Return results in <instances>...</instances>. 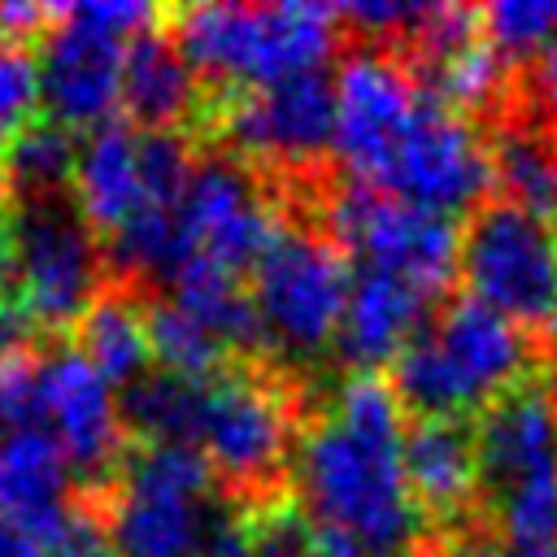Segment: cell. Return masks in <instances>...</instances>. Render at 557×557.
Instances as JSON below:
<instances>
[{
  "label": "cell",
  "instance_id": "obj_1",
  "mask_svg": "<svg viewBox=\"0 0 557 557\" xmlns=\"http://www.w3.org/2000/svg\"><path fill=\"white\" fill-rule=\"evenodd\" d=\"M296 513L318 557H409L422 513L405 483V409L374 374H344L322 413L300 422Z\"/></svg>",
  "mask_w": 557,
  "mask_h": 557
},
{
  "label": "cell",
  "instance_id": "obj_2",
  "mask_svg": "<svg viewBox=\"0 0 557 557\" xmlns=\"http://www.w3.org/2000/svg\"><path fill=\"white\" fill-rule=\"evenodd\" d=\"M540 339L487 305L457 296L444 300L422 331L392 361V392L413 418L483 413L492 400L535 379Z\"/></svg>",
  "mask_w": 557,
  "mask_h": 557
},
{
  "label": "cell",
  "instance_id": "obj_3",
  "mask_svg": "<svg viewBox=\"0 0 557 557\" xmlns=\"http://www.w3.org/2000/svg\"><path fill=\"white\" fill-rule=\"evenodd\" d=\"M170 39L209 96L248 91L322 70L348 39L331 4H187L170 13Z\"/></svg>",
  "mask_w": 557,
  "mask_h": 557
},
{
  "label": "cell",
  "instance_id": "obj_4",
  "mask_svg": "<svg viewBox=\"0 0 557 557\" xmlns=\"http://www.w3.org/2000/svg\"><path fill=\"white\" fill-rule=\"evenodd\" d=\"M296 440V383L283 370L231 361L205 379L191 448L235 505L252 513L278 505V492L292 483Z\"/></svg>",
  "mask_w": 557,
  "mask_h": 557
},
{
  "label": "cell",
  "instance_id": "obj_5",
  "mask_svg": "<svg viewBox=\"0 0 557 557\" xmlns=\"http://www.w3.org/2000/svg\"><path fill=\"white\" fill-rule=\"evenodd\" d=\"M479 527L505 544L557 540V383L527 379L474 418Z\"/></svg>",
  "mask_w": 557,
  "mask_h": 557
},
{
  "label": "cell",
  "instance_id": "obj_6",
  "mask_svg": "<svg viewBox=\"0 0 557 557\" xmlns=\"http://www.w3.org/2000/svg\"><path fill=\"white\" fill-rule=\"evenodd\" d=\"M113 557H205L231 496L196 448L139 444L91 500Z\"/></svg>",
  "mask_w": 557,
  "mask_h": 557
},
{
  "label": "cell",
  "instance_id": "obj_7",
  "mask_svg": "<svg viewBox=\"0 0 557 557\" xmlns=\"http://www.w3.org/2000/svg\"><path fill=\"white\" fill-rule=\"evenodd\" d=\"M248 274L261 352H270L274 370L292 379L300 366H313L335 348L352 287V261L322 222L287 218Z\"/></svg>",
  "mask_w": 557,
  "mask_h": 557
},
{
  "label": "cell",
  "instance_id": "obj_8",
  "mask_svg": "<svg viewBox=\"0 0 557 557\" xmlns=\"http://www.w3.org/2000/svg\"><path fill=\"white\" fill-rule=\"evenodd\" d=\"M205 122L222 139V152L252 170L283 183L313 178L335 144V78L309 70L283 83L209 96Z\"/></svg>",
  "mask_w": 557,
  "mask_h": 557
},
{
  "label": "cell",
  "instance_id": "obj_9",
  "mask_svg": "<svg viewBox=\"0 0 557 557\" xmlns=\"http://www.w3.org/2000/svg\"><path fill=\"white\" fill-rule=\"evenodd\" d=\"M13 226V296L35 331H74L91 300L109 287L104 248L70 191L9 200Z\"/></svg>",
  "mask_w": 557,
  "mask_h": 557
},
{
  "label": "cell",
  "instance_id": "obj_10",
  "mask_svg": "<svg viewBox=\"0 0 557 557\" xmlns=\"http://www.w3.org/2000/svg\"><path fill=\"white\" fill-rule=\"evenodd\" d=\"M196 170L183 131H139L122 117L83 135L70 196L100 239L139 213L174 209Z\"/></svg>",
  "mask_w": 557,
  "mask_h": 557
},
{
  "label": "cell",
  "instance_id": "obj_11",
  "mask_svg": "<svg viewBox=\"0 0 557 557\" xmlns=\"http://www.w3.org/2000/svg\"><path fill=\"white\" fill-rule=\"evenodd\" d=\"M457 274L470 300L535 339L557 322V231L505 200H483L466 218L457 235Z\"/></svg>",
  "mask_w": 557,
  "mask_h": 557
},
{
  "label": "cell",
  "instance_id": "obj_12",
  "mask_svg": "<svg viewBox=\"0 0 557 557\" xmlns=\"http://www.w3.org/2000/svg\"><path fill=\"white\" fill-rule=\"evenodd\" d=\"M322 226L361 270H383L444 296L457 274V226L444 213L392 200L357 178L322 187Z\"/></svg>",
  "mask_w": 557,
  "mask_h": 557
},
{
  "label": "cell",
  "instance_id": "obj_13",
  "mask_svg": "<svg viewBox=\"0 0 557 557\" xmlns=\"http://www.w3.org/2000/svg\"><path fill=\"white\" fill-rule=\"evenodd\" d=\"M366 187L431 209V213H474L492 187L487 139L479 126L435 96H418L409 122L396 131L379 165L370 170Z\"/></svg>",
  "mask_w": 557,
  "mask_h": 557
},
{
  "label": "cell",
  "instance_id": "obj_14",
  "mask_svg": "<svg viewBox=\"0 0 557 557\" xmlns=\"http://www.w3.org/2000/svg\"><path fill=\"white\" fill-rule=\"evenodd\" d=\"M287 200L270 187L261 170L231 152L196 157V170L178 200V222L191 248V261L244 274L257 265V257L270 248L287 213H278Z\"/></svg>",
  "mask_w": 557,
  "mask_h": 557
},
{
  "label": "cell",
  "instance_id": "obj_15",
  "mask_svg": "<svg viewBox=\"0 0 557 557\" xmlns=\"http://www.w3.org/2000/svg\"><path fill=\"white\" fill-rule=\"evenodd\" d=\"M39 426L57 440L74 483H91V492H100L126 457L117 387L74 344L39 352Z\"/></svg>",
  "mask_w": 557,
  "mask_h": 557
},
{
  "label": "cell",
  "instance_id": "obj_16",
  "mask_svg": "<svg viewBox=\"0 0 557 557\" xmlns=\"http://www.w3.org/2000/svg\"><path fill=\"white\" fill-rule=\"evenodd\" d=\"M35 61H39V109H48V122L65 131H96L113 122V109L122 104V61H126L122 39L78 22L61 4L39 30Z\"/></svg>",
  "mask_w": 557,
  "mask_h": 557
},
{
  "label": "cell",
  "instance_id": "obj_17",
  "mask_svg": "<svg viewBox=\"0 0 557 557\" xmlns=\"http://www.w3.org/2000/svg\"><path fill=\"white\" fill-rule=\"evenodd\" d=\"M422 87L413 70L383 48H352L335 74V161L366 183L396 131L409 122Z\"/></svg>",
  "mask_w": 557,
  "mask_h": 557
},
{
  "label": "cell",
  "instance_id": "obj_18",
  "mask_svg": "<svg viewBox=\"0 0 557 557\" xmlns=\"http://www.w3.org/2000/svg\"><path fill=\"white\" fill-rule=\"evenodd\" d=\"M405 483L422 522L466 531L479 522V457L474 422L413 418L405 422Z\"/></svg>",
  "mask_w": 557,
  "mask_h": 557
},
{
  "label": "cell",
  "instance_id": "obj_19",
  "mask_svg": "<svg viewBox=\"0 0 557 557\" xmlns=\"http://www.w3.org/2000/svg\"><path fill=\"white\" fill-rule=\"evenodd\" d=\"M431 292L383 274V270H357L348 287V305L335 335V361L348 374H374L379 366H392L400 348L422 331L431 318Z\"/></svg>",
  "mask_w": 557,
  "mask_h": 557
},
{
  "label": "cell",
  "instance_id": "obj_20",
  "mask_svg": "<svg viewBox=\"0 0 557 557\" xmlns=\"http://www.w3.org/2000/svg\"><path fill=\"white\" fill-rule=\"evenodd\" d=\"M83 509L74 496V470L44 426L0 431V518L26 527L48 548Z\"/></svg>",
  "mask_w": 557,
  "mask_h": 557
},
{
  "label": "cell",
  "instance_id": "obj_21",
  "mask_svg": "<svg viewBox=\"0 0 557 557\" xmlns=\"http://www.w3.org/2000/svg\"><path fill=\"white\" fill-rule=\"evenodd\" d=\"M122 109L126 122L139 131H183L191 117L209 113V91L170 39V30L152 26L126 44Z\"/></svg>",
  "mask_w": 557,
  "mask_h": 557
},
{
  "label": "cell",
  "instance_id": "obj_22",
  "mask_svg": "<svg viewBox=\"0 0 557 557\" xmlns=\"http://www.w3.org/2000/svg\"><path fill=\"white\" fill-rule=\"evenodd\" d=\"M487 161L505 205L557 226V122L513 104L492 126Z\"/></svg>",
  "mask_w": 557,
  "mask_h": 557
},
{
  "label": "cell",
  "instance_id": "obj_23",
  "mask_svg": "<svg viewBox=\"0 0 557 557\" xmlns=\"http://www.w3.org/2000/svg\"><path fill=\"white\" fill-rule=\"evenodd\" d=\"M74 348L122 392L139 374L152 370V344H148V322H144V300L131 296L126 287H104L91 309L74 322Z\"/></svg>",
  "mask_w": 557,
  "mask_h": 557
},
{
  "label": "cell",
  "instance_id": "obj_24",
  "mask_svg": "<svg viewBox=\"0 0 557 557\" xmlns=\"http://www.w3.org/2000/svg\"><path fill=\"white\" fill-rule=\"evenodd\" d=\"M165 300H174L187 318H196L235 361H257L261 352V326L252 313V296L244 287L239 274L191 261L165 292Z\"/></svg>",
  "mask_w": 557,
  "mask_h": 557
},
{
  "label": "cell",
  "instance_id": "obj_25",
  "mask_svg": "<svg viewBox=\"0 0 557 557\" xmlns=\"http://www.w3.org/2000/svg\"><path fill=\"white\" fill-rule=\"evenodd\" d=\"M200 392H205V379H183V374H170V370L152 366L148 374H139L131 387L117 392L126 435H135L139 444L191 448Z\"/></svg>",
  "mask_w": 557,
  "mask_h": 557
},
{
  "label": "cell",
  "instance_id": "obj_26",
  "mask_svg": "<svg viewBox=\"0 0 557 557\" xmlns=\"http://www.w3.org/2000/svg\"><path fill=\"white\" fill-rule=\"evenodd\" d=\"M74 157L78 144L65 126L57 122H35L26 126L4 152H0V183L9 200H26V196H57L70 191L74 178Z\"/></svg>",
  "mask_w": 557,
  "mask_h": 557
},
{
  "label": "cell",
  "instance_id": "obj_27",
  "mask_svg": "<svg viewBox=\"0 0 557 557\" xmlns=\"http://www.w3.org/2000/svg\"><path fill=\"white\" fill-rule=\"evenodd\" d=\"M144 322H148V344H152V366L183 374V379H209L235 357L196 322L187 318L174 300L152 296L144 300Z\"/></svg>",
  "mask_w": 557,
  "mask_h": 557
},
{
  "label": "cell",
  "instance_id": "obj_28",
  "mask_svg": "<svg viewBox=\"0 0 557 557\" xmlns=\"http://www.w3.org/2000/svg\"><path fill=\"white\" fill-rule=\"evenodd\" d=\"M479 30L500 61L522 70L557 39V0H492L479 9Z\"/></svg>",
  "mask_w": 557,
  "mask_h": 557
},
{
  "label": "cell",
  "instance_id": "obj_29",
  "mask_svg": "<svg viewBox=\"0 0 557 557\" xmlns=\"http://www.w3.org/2000/svg\"><path fill=\"white\" fill-rule=\"evenodd\" d=\"M39 61L30 39H0V152L39 117Z\"/></svg>",
  "mask_w": 557,
  "mask_h": 557
},
{
  "label": "cell",
  "instance_id": "obj_30",
  "mask_svg": "<svg viewBox=\"0 0 557 557\" xmlns=\"http://www.w3.org/2000/svg\"><path fill=\"white\" fill-rule=\"evenodd\" d=\"M248 557H318L313 535L305 527V518L296 513V505H270L252 513V548Z\"/></svg>",
  "mask_w": 557,
  "mask_h": 557
},
{
  "label": "cell",
  "instance_id": "obj_31",
  "mask_svg": "<svg viewBox=\"0 0 557 557\" xmlns=\"http://www.w3.org/2000/svg\"><path fill=\"white\" fill-rule=\"evenodd\" d=\"M418 557H557V540L553 544H505L500 535H492L487 527H466V531H448L435 540L418 544Z\"/></svg>",
  "mask_w": 557,
  "mask_h": 557
},
{
  "label": "cell",
  "instance_id": "obj_32",
  "mask_svg": "<svg viewBox=\"0 0 557 557\" xmlns=\"http://www.w3.org/2000/svg\"><path fill=\"white\" fill-rule=\"evenodd\" d=\"M518 109L557 122V39L518 70Z\"/></svg>",
  "mask_w": 557,
  "mask_h": 557
},
{
  "label": "cell",
  "instance_id": "obj_33",
  "mask_svg": "<svg viewBox=\"0 0 557 557\" xmlns=\"http://www.w3.org/2000/svg\"><path fill=\"white\" fill-rule=\"evenodd\" d=\"M0 557H52V548L44 540H35L26 527L0 518Z\"/></svg>",
  "mask_w": 557,
  "mask_h": 557
},
{
  "label": "cell",
  "instance_id": "obj_34",
  "mask_svg": "<svg viewBox=\"0 0 557 557\" xmlns=\"http://www.w3.org/2000/svg\"><path fill=\"white\" fill-rule=\"evenodd\" d=\"M9 278H13V226H9V196L0 183V296H4Z\"/></svg>",
  "mask_w": 557,
  "mask_h": 557
}]
</instances>
